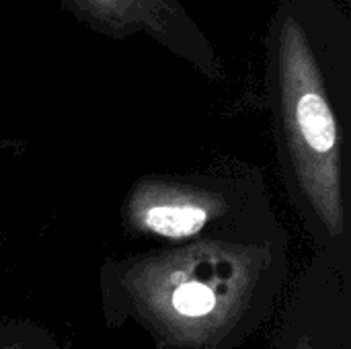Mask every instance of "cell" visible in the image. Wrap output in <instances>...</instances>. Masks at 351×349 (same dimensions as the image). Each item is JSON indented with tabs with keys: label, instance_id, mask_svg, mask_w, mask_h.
<instances>
[{
	"label": "cell",
	"instance_id": "3",
	"mask_svg": "<svg viewBox=\"0 0 351 349\" xmlns=\"http://www.w3.org/2000/svg\"><path fill=\"white\" fill-rule=\"evenodd\" d=\"M253 183L237 185L218 177L148 175L138 179L123 202V226L134 237H152L173 243L212 237H259L253 230Z\"/></svg>",
	"mask_w": 351,
	"mask_h": 349
},
{
	"label": "cell",
	"instance_id": "2",
	"mask_svg": "<svg viewBox=\"0 0 351 349\" xmlns=\"http://www.w3.org/2000/svg\"><path fill=\"white\" fill-rule=\"evenodd\" d=\"M350 35L331 0H282L269 47V95L290 197L323 243L346 232L341 132L327 62Z\"/></svg>",
	"mask_w": 351,
	"mask_h": 349
},
{
	"label": "cell",
	"instance_id": "6",
	"mask_svg": "<svg viewBox=\"0 0 351 349\" xmlns=\"http://www.w3.org/2000/svg\"><path fill=\"white\" fill-rule=\"evenodd\" d=\"M290 349H315V348H313V341L304 335V337H300V339H298V341H296V344H294Z\"/></svg>",
	"mask_w": 351,
	"mask_h": 349
},
{
	"label": "cell",
	"instance_id": "5",
	"mask_svg": "<svg viewBox=\"0 0 351 349\" xmlns=\"http://www.w3.org/2000/svg\"><path fill=\"white\" fill-rule=\"evenodd\" d=\"M0 349H53V348H41V346H33L29 348L23 339H8V341H2Z\"/></svg>",
	"mask_w": 351,
	"mask_h": 349
},
{
	"label": "cell",
	"instance_id": "4",
	"mask_svg": "<svg viewBox=\"0 0 351 349\" xmlns=\"http://www.w3.org/2000/svg\"><path fill=\"white\" fill-rule=\"evenodd\" d=\"M160 0H68V6L101 31L123 35L132 29H146L156 35L154 8Z\"/></svg>",
	"mask_w": 351,
	"mask_h": 349
},
{
	"label": "cell",
	"instance_id": "1",
	"mask_svg": "<svg viewBox=\"0 0 351 349\" xmlns=\"http://www.w3.org/2000/svg\"><path fill=\"white\" fill-rule=\"evenodd\" d=\"M282 230L202 237L103 265V311L136 321L158 349H237L271 313L286 280Z\"/></svg>",
	"mask_w": 351,
	"mask_h": 349
}]
</instances>
